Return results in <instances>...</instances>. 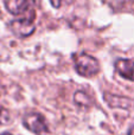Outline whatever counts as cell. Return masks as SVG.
Wrapping results in <instances>:
<instances>
[{"mask_svg": "<svg viewBox=\"0 0 134 135\" xmlns=\"http://www.w3.org/2000/svg\"><path fill=\"white\" fill-rule=\"evenodd\" d=\"M75 70L83 77H93L100 72V63L95 57L85 52L76 54L73 56Z\"/></svg>", "mask_w": 134, "mask_h": 135, "instance_id": "obj_1", "label": "cell"}, {"mask_svg": "<svg viewBox=\"0 0 134 135\" xmlns=\"http://www.w3.org/2000/svg\"><path fill=\"white\" fill-rule=\"evenodd\" d=\"M35 12L31 17H25L21 19H14L8 24L9 30L16 37L18 38H27L32 36L36 31L35 25Z\"/></svg>", "mask_w": 134, "mask_h": 135, "instance_id": "obj_2", "label": "cell"}, {"mask_svg": "<svg viewBox=\"0 0 134 135\" xmlns=\"http://www.w3.org/2000/svg\"><path fill=\"white\" fill-rule=\"evenodd\" d=\"M23 124L26 129L37 135H47L49 134V126H47L45 117L38 113H28L24 116Z\"/></svg>", "mask_w": 134, "mask_h": 135, "instance_id": "obj_3", "label": "cell"}, {"mask_svg": "<svg viewBox=\"0 0 134 135\" xmlns=\"http://www.w3.org/2000/svg\"><path fill=\"white\" fill-rule=\"evenodd\" d=\"M5 8L13 16H20L25 12L32 11L36 6V0H4Z\"/></svg>", "mask_w": 134, "mask_h": 135, "instance_id": "obj_4", "label": "cell"}, {"mask_svg": "<svg viewBox=\"0 0 134 135\" xmlns=\"http://www.w3.org/2000/svg\"><path fill=\"white\" fill-rule=\"evenodd\" d=\"M115 70L121 77L134 82V62L131 59H118L115 62Z\"/></svg>", "mask_w": 134, "mask_h": 135, "instance_id": "obj_5", "label": "cell"}, {"mask_svg": "<svg viewBox=\"0 0 134 135\" xmlns=\"http://www.w3.org/2000/svg\"><path fill=\"white\" fill-rule=\"evenodd\" d=\"M74 101H75L76 104L83 105V107H87L92 103V98L84 91H76L75 95H74Z\"/></svg>", "mask_w": 134, "mask_h": 135, "instance_id": "obj_6", "label": "cell"}, {"mask_svg": "<svg viewBox=\"0 0 134 135\" xmlns=\"http://www.w3.org/2000/svg\"><path fill=\"white\" fill-rule=\"evenodd\" d=\"M9 121V113L6 108L0 107V126L8 123Z\"/></svg>", "mask_w": 134, "mask_h": 135, "instance_id": "obj_7", "label": "cell"}, {"mask_svg": "<svg viewBox=\"0 0 134 135\" xmlns=\"http://www.w3.org/2000/svg\"><path fill=\"white\" fill-rule=\"evenodd\" d=\"M75 0H50L51 5L55 8H61L62 6H66V5H71Z\"/></svg>", "mask_w": 134, "mask_h": 135, "instance_id": "obj_8", "label": "cell"}, {"mask_svg": "<svg viewBox=\"0 0 134 135\" xmlns=\"http://www.w3.org/2000/svg\"><path fill=\"white\" fill-rule=\"evenodd\" d=\"M128 135H134V127H132V128L128 131Z\"/></svg>", "mask_w": 134, "mask_h": 135, "instance_id": "obj_9", "label": "cell"}, {"mask_svg": "<svg viewBox=\"0 0 134 135\" xmlns=\"http://www.w3.org/2000/svg\"><path fill=\"white\" fill-rule=\"evenodd\" d=\"M1 135H11V134H8V133H4V134H1Z\"/></svg>", "mask_w": 134, "mask_h": 135, "instance_id": "obj_10", "label": "cell"}]
</instances>
